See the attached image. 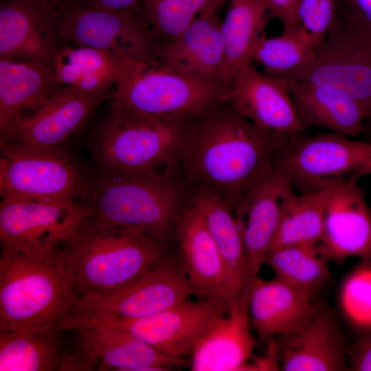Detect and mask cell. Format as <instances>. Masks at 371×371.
<instances>
[{
  "mask_svg": "<svg viewBox=\"0 0 371 371\" xmlns=\"http://www.w3.org/2000/svg\"><path fill=\"white\" fill-rule=\"evenodd\" d=\"M326 199L325 188L290 194L283 203L278 232L271 249L289 245L319 247Z\"/></svg>",
  "mask_w": 371,
  "mask_h": 371,
  "instance_id": "4dcf8cb0",
  "label": "cell"
},
{
  "mask_svg": "<svg viewBox=\"0 0 371 371\" xmlns=\"http://www.w3.org/2000/svg\"><path fill=\"white\" fill-rule=\"evenodd\" d=\"M225 89L232 106L264 133L286 139L305 133L286 78L262 74L251 62L235 71Z\"/></svg>",
  "mask_w": 371,
  "mask_h": 371,
  "instance_id": "9a60e30c",
  "label": "cell"
},
{
  "mask_svg": "<svg viewBox=\"0 0 371 371\" xmlns=\"http://www.w3.org/2000/svg\"><path fill=\"white\" fill-rule=\"evenodd\" d=\"M61 85L53 65L0 58V131L43 106Z\"/></svg>",
  "mask_w": 371,
  "mask_h": 371,
  "instance_id": "4316f807",
  "label": "cell"
},
{
  "mask_svg": "<svg viewBox=\"0 0 371 371\" xmlns=\"http://www.w3.org/2000/svg\"><path fill=\"white\" fill-rule=\"evenodd\" d=\"M178 260L196 295L226 311L225 266L205 218L192 198L177 223Z\"/></svg>",
  "mask_w": 371,
  "mask_h": 371,
  "instance_id": "44dd1931",
  "label": "cell"
},
{
  "mask_svg": "<svg viewBox=\"0 0 371 371\" xmlns=\"http://www.w3.org/2000/svg\"><path fill=\"white\" fill-rule=\"evenodd\" d=\"M63 14L42 0L1 2L0 57L52 64Z\"/></svg>",
  "mask_w": 371,
  "mask_h": 371,
  "instance_id": "e0dca14e",
  "label": "cell"
},
{
  "mask_svg": "<svg viewBox=\"0 0 371 371\" xmlns=\"http://www.w3.org/2000/svg\"><path fill=\"white\" fill-rule=\"evenodd\" d=\"M337 16L371 35V0H337Z\"/></svg>",
  "mask_w": 371,
  "mask_h": 371,
  "instance_id": "8d00e7d4",
  "label": "cell"
},
{
  "mask_svg": "<svg viewBox=\"0 0 371 371\" xmlns=\"http://www.w3.org/2000/svg\"><path fill=\"white\" fill-rule=\"evenodd\" d=\"M143 63L104 49L65 46L58 48L52 65L60 85L102 92L111 90L113 85Z\"/></svg>",
  "mask_w": 371,
  "mask_h": 371,
  "instance_id": "83f0119b",
  "label": "cell"
},
{
  "mask_svg": "<svg viewBox=\"0 0 371 371\" xmlns=\"http://www.w3.org/2000/svg\"><path fill=\"white\" fill-rule=\"evenodd\" d=\"M191 198L187 197L175 174H126L98 169L92 175L87 203L100 218L168 245Z\"/></svg>",
  "mask_w": 371,
  "mask_h": 371,
  "instance_id": "277c9868",
  "label": "cell"
},
{
  "mask_svg": "<svg viewBox=\"0 0 371 371\" xmlns=\"http://www.w3.org/2000/svg\"><path fill=\"white\" fill-rule=\"evenodd\" d=\"M288 140L264 133L226 100L183 124L178 167L193 192L213 194L234 212Z\"/></svg>",
  "mask_w": 371,
  "mask_h": 371,
  "instance_id": "6da1fadb",
  "label": "cell"
},
{
  "mask_svg": "<svg viewBox=\"0 0 371 371\" xmlns=\"http://www.w3.org/2000/svg\"><path fill=\"white\" fill-rule=\"evenodd\" d=\"M60 249L78 297L117 289L169 255L168 245L93 212Z\"/></svg>",
  "mask_w": 371,
  "mask_h": 371,
  "instance_id": "3957f363",
  "label": "cell"
},
{
  "mask_svg": "<svg viewBox=\"0 0 371 371\" xmlns=\"http://www.w3.org/2000/svg\"><path fill=\"white\" fill-rule=\"evenodd\" d=\"M218 8L212 6L201 12L174 41L161 43L157 63L225 89V51L216 14Z\"/></svg>",
  "mask_w": 371,
  "mask_h": 371,
  "instance_id": "ac0fdd59",
  "label": "cell"
},
{
  "mask_svg": "<svg viewBox=\"0 0 371 371\" xmlns=\"http://www.w3.org/2000/svg\"><path fill=\"white\" fill-rule=\"evenodd\" d=\"M249 303V291L212 324L192 351L191 370H244L257 344Z\"/></svg>",
  "mask_w": 371,
  "mask_h": 371,
  "instance_id": "7402d4cb",
  "label": "cell"
},
{
  "mask_svg": "<svg viewBox=\"0 0 371 371\" xmlns=\"http://www.w3.org/2000/svg\"><path fill=\"white\" fill-rule=\"evenodd\" d=\"M47 4L58 9L59 10L65 12L69 8H71L75 0H42Z\"/></svg>",
  "mask_w": 371,
  "mask_h": 371,
  "instance_id": "60d3db41",
  "label": "cell"
},
{
  "mask_svg": "<svg viewBox=\"0 0 371 371\" xmlns=\"http://www.w3.org/2000/svg\"><path fill=\"white\" fill-rule=\"evenodd\" d=\"M61 41L110 51L141 63H157L161 42L141 12H109L73 7L59 26Z\"/></svg>",
  "mask_w": 371,
  "mask_h": 371,
  "instance_id": "4fadbf2b",
  "label": "cell"
},
{
  "mask_svg": "<svg viewBox=\"0 0 371 371\" xmlns=\"http://www.w3.org/2000/svg\"><path fill=\"white\" fill-rule=\"evenodd\" d=\"M328 260L319 247L289 245L271 249L265 264L276 278L313 300L330 278Z\"/></svg>",
  "mask_w": 371,
  "mask_h": 371,
  "instance_id": "1f68e13d",
  "label": "cell"
},
{
  "mask_svg": "<svg viewBox=\"0 0 371 371\" xmlns=\"http://www.w3.org/2000/svg\"><path fill=\"white\" fill-rule=\"evenodd\" d=\"M225 310L204 299L187 300L157 313L135 319L89 317L69 322L67 329L80 326H110L125 330L159 351L184 359L212 324Z\"/></svg>",
  "mask_w": 371,
  "mask_h": 371,
  "instance_id": "7c38bea8",
  "label": "cell"
},
{
  "mask_svg": "<svg viewBox=\"0 0 371 371\" xmlns=\"http://www.w3.org/2000/svg\"><path fill=\"white\" fill-rule=\"evenodd\" d=\"M295 189L279 168L265 177L234 212L240 227L252 281L258 273L276 236L282 207Z\"/></svg>",
  "mask_w": 371,
  "mask_h": 371,
  "instance_id": "d6986e66",
  "label": "cell"
},
{
  "mask_svg": "<svg viewBox=\"0 0 371 371\" xmlns=\"http://www.w3.org/2000/svg\"><path fill=\"white\" fill-rule=\"evenodd\" d=\"M195 295L178 258L168 255L114 290L78 297L68 323L89 317L135 319L189 300Z\"/></svg>",
  "mask_w": 371,
  "mask_h": 371,
  "instance_id": "9c48e42d",
  "label": "cell"
},
{
  "mask_svg": "<svg viewBox=\"0 0 371 371\" xmlns=\"http://www.w3.org/2000/svg\"><path fill=\"white\" fill-rule=\"evenodd\" d=\"M142 0H75L73 7L109 12H141Z\"/></svg>",
  "mask_w": 371,
  "mask_h": 371,
  "instance_id": "ab89813d",
  "label": "cell"
},
{
  "mask_svg": "<svg viewBox=\"0 0 371 371\" xmlns=\"http://www.w3.org/2000/svg\"><path fill=\"white\" fill-rule=\"evenodd\" d=\"M317 308L313 300L276 277L270 280L256 277L251 283L250 321L262 341L294 333Z\"/></svg>",
  "mask_w": 371,
  "mask_h": 371,
  "instance_id": "cb8c5ba5",
  "label": "cell"
},
{
  "mask_svg": "<svg viewBox=\"0 0 371 371\" xmlns=\"http://www.w3.org/2000/svg\"><path fill=\"white\" fill-rule=\"evenodd\" d=\"M183 124L111 106L93 151L99 170L126 174L172 175Z\"/></svg>",
  "mask_w": 371,
  "mask_h": 371,
  "instance_id": "5b68a950",
  "label": "cell"
},
{
  "mask_svg": "<svg viewBox=\"0 0 371 371\" xmlns=\"http://www.w3.org/2000/svg\"><path fill=\"white\" fill-rule=\"evenodd\" d=\"M59 331L0 330V371H59Z\"/></svg>",
  "mask_w": 371,
  "mask_h": 371,
  "instance_id": "f546056e",
  "label": "cell"
},
{
  "mask_svg": "<svg viewBox=\"0 0 371 371\" xmlns=\"http://www.w3.org/2000/svg\"><path fill=\"white\" fill-rule=\"evenodd\" d=\"M289 78L348 95L371 123V35L360 27L337 16L313 60Z\"/></svg>",
  "mask_w": 371,
  "mask_h": 371,
  "instance_id": "8fae6325",
  "label": "cell"
},
{
  "mask_svg": "<svg viewBox=\"0 0 371 371\" xmlns=\"http://www.w3.org/2000/svg\"><path fill=\"white\" fill-rule=\"evenodd\" d=\"M111 106L179 124L188 122L227 100L224 88L143 63L115 86Z\"/></svg>",
  "mask_w": 371,
  "mask_h": 371,
  "instance_id": "8992f818",
  "label": "cell"
},
{
  "mask_svg": "<svg viewBox=\"0 0 371 371\" xmlns=\"http://www.w3.org/2000/svg\"><path fill=\"white\" fill-rule=\"evenodd\" d=\"M274 166L305 193L352 177L371 175V142L329 132L289 139L278 153Z\"/></svg>",
  "mask_w": 371,
  "mask_h": 371,
  "instance_id": "ba28073f",
  "label": "cell"
},
{
  "mask_svg": "<svg viewBox=\"0 0 371 371\" xmlns=\"http://www.w3.org/2000/svg\"><path fill=\"white\" fill-rule=\"evenodd\" d=\"M226 1L228 10L221 24L225 51V88L238 68L252 62L253 47L265 34L270 18L261 0Z\"/></svg>",
  "mask_w": 371,
  "mask_h": 371,
  "instance_id": "f1b7e54d",
  "label": "cell"
},
{
  "mask_svg": "<svg viewBox=\"0 0 371 371\" xmlns=\"http://www.w3.org/2000/svg\"><path fill=\"white\" fill-rule=\"evenodd\" d=\"M77 346L98 370L164 371L183 365L129 333L110 326H80Z\"/></svg>",
  "mask_w": 371,
  "mask_h": 371,
  "instance_id": "603a6c76",
  "label": "cell"
},
{
  "mask_svg": "<svg viewBox=\"0 0 371 371\" xmlns=\"http://www.w3.org/2000/svg\"><path fill=\"white\" fill-rule=\"evenodd\" d=\"M286 79L304 132L322 127L352 137L364 131L366 113L352 97L327 87Z\"/></svg>",
  "mask_w": 371,
  "mask_h": 371,
  "instance_id": "d4e9b609",
  "label": "cell"
},
{
  "mask_svg": "<svg viewBox=\"0 0 371 371\" xmlns=\"http://www.w3.org/2000/svg\"><path fill=\"white\" fill-rule=\"evenodd\" d=\"M113 91L88 92L61 85L43 106L0 131L1 139L32 150L63 147Z\"/></svg>",
  "mask_w": 371,
  "mask_h": 371,
  "instance_id": "5bb4252c",
  "label": "cell"
},
{
  "mask_svg": "<svg viewBox=\"0 0 371 371\" xmlns=\"http://www.w3.org/2000/svg\"><path fill=\"white\" fill-rule=\"evenodd\" d=\"M348 370L371 371V330L359 333L350 346Z\"/></svg>",
  "mask_w": 371,
  "mask_h": 371,
  "instance_id": "74e56055",
  "label": "cell"
},
{
  "mask_svg": "<svg viewBox=\"0 0 371 371\" xmlns=\"http://www.w3.org/2000/svg\"><path fill=\"white\" fill-rule=\"evenodd\" d=\"M77 299L60 247L43 258L1 247L0 330L61 332Z\"/></svg>",
  "mask_w": 371,
  "mask_h": 371,
  "instance_id": "7a4b0ae2",
  "label": "cell"
},
{
  "mask_svg": "<svg viewBox=\"0 0 371 371\" xmlns=\"http://www.w3.org/2000/svg\"><path fill=\"white\" fill-rule=\"evenodd\" d=\"M358 179L352 177L324 188L326 199L319 249L328 260L357 257L371 264V213Z\"/></svg>",
  "mask_w": 371,
  "mask_h": 371,
  "instance_id": "2e32d148",
  "label": "cell"
},
{
  "mask_svg": "<svg viewBox=\"0 0 371 371\" xmlns=\"http://www.w3.org/2000/svg\"><path fill=\"white\" fill-rule=\"evenodd\" d=\"M192 200L202 213L225 266L227 308L249 293L252 282L240 227L234 213L216 195L193 192Z\"/></svg>",
  "mask_w": 371,
  "mask_h": 371,
  "instance_id": "484cf974",
  "label": "cell"
},
{
  "mask_svg": "<svg viewBox=\"0 0 371 371\" xmlns=\"http://www.w3.org/2000/svg\"><path fill=\"white\" fill-rule=\"evenodd\" d=\"M93 212L80 201L4 197L0 203L1 247L32 258L51 255Z\"/></svg>",
  "mask_w": 371,
  "mask_h": 371,
  "instance_id": "30bf717a",
  "label": "cell"
},
{
  "mask_svg": "<svg viewBox=\"0 0 371 371\" xmlns=\"http://www.w3.org/2000/svg\"><path fill=\"white\" fill-rule=\"evenodd\" d=\"M315 52L316 48L299 29L283 30L279 36H260L253 47L251 58L262 67L265 74L287 78L308 65Z\"/></svg>",
  "mask_w": 371,
  "mask_h": 371,
  "instance_id": "d6a6232c",
  "label": "cell"
},
{
  "mask_svg": "<svg viewBox=\"0 0 371 371\" xmlns=\"http://www.w3.org/2000/svg\"><path fill=\"white\" fill-rule=\"evenodd\" d=\"M226 0H142L141 14L161 43L176 40L203 11Z\"/></svg>",
  "mask_w": 371,
  "mask_h": 371,
  "instance_id": "836d02e7",
  "label": "cell"
},
{
  "mask_svg": "<svg viewBox=\"0 0 371 371\" xmlns=\"http://www.w3.org/2000/svg\"><path fill=\"white\" fill-rule=\"evenodd\" d=\"M337 0H300L298 29L317 49L324 43L337 19Z\"/></svg>",
  "mask_w": 371,
  "mask_h": 371,
  "instance_id": "d590c367",
  "label": "cell"
},
{
  "mask_svg": "<svg viewBox=\"0 0 371 371\" xmlns=\"http://www.w3.org/2000/svg\"><path fill=\"white\" fill-rule=\"evenodd\" d=\"M280 370L339 371L348 370L346 337L334 314L317 307L310 319L276 341Z\"/></svg>",
  "mask_w": 371,
  "mask_h": 371,
  "instance_id": "ffe728a7",
  "label": "cell"
},
{
  "mask_svg": "<svg viewBox=\"0 0 371 371\" xmlns=\"http://www.w3.org/2000/svg\"><path fill=\"white\" fill-rule=\"evenodd\" d=\"M363 264L346 278L339 293L341 313L359 333L371 330V264Z\"/></svg>",
  "mask_w": 371,
  "mask_h": 371,
  "instance_id": "e575fe53",
  "label": "cell"
},
{
  "mask_svg": "<svg viewBox=\"0 0 371 371\" xmlns=\"http://www.w3.org/2000/svg\"><path fill=\"white\" fill-rule=\"evenodd\" d=\"M0 194L87 203L93 173L63 148L32 150L0 140Z\"/></svg>",
  "mask_w": 371,
  "mask_h": 371,
  "instance_id": "52a82bcc",
  "label": "cell"
},
{
  "mask_svg": "<svg viewBox=\"0 0 371 371\" xmlns=\"http://www.w3.org/2000/svg\"><path fill=\"white\" fill-rule=\"evenodd\" d=\"M270 18L278 19L283 25V30L298 29L297 8L300 0H261Z\"/></svg>",
  "mask_w": 371,
  "mask_h": 371,
  "instance_id": "f35d334b",
  "label": "cell"
}]
</instances>
